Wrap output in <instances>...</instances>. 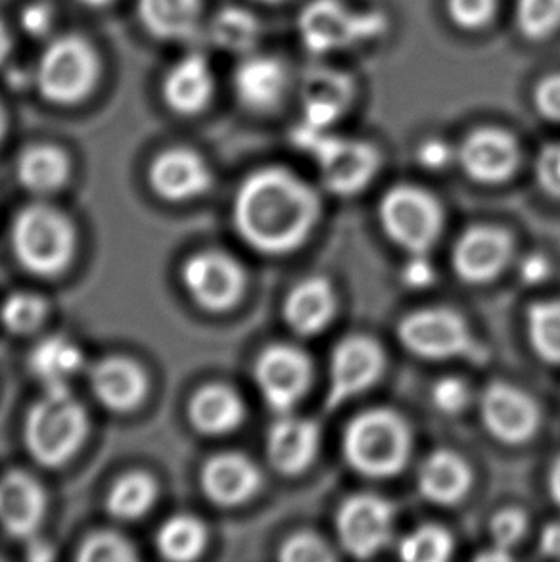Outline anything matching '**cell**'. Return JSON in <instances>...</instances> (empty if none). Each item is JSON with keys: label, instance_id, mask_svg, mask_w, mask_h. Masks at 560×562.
Wrapping results in <instances>:
<instances>
[{"label": "cell", "instance_id": "obj_1", "mask_svg": "<svg viewBox=\"0 0 560 562\" xmlns=\"http://www.w3.org/2000/svg\"><path fill=\"white\" fill-rule=\"evenodd\" d=\"M233 215L244 243L261 254L282 256L298 250L317 227L321 200L290 169L264 168L244 179Z\"/></svg>", "mask_w": 560, "mask_h": 562}, {"label": "cell", "instance_id": "obj_2", "mask_svg": "<svg viewBox=\"0 0 560 562\" xmlns=\"http://www.w3.org/2000/svg\"><path fill=\"white\" fill-rule=\"evenodd\" d=\"M290 140L315 161L323 187L338 196H354L379 173V148L367 140L341 137L333 130H317L303 122L290 131Z\"/></svg>", "mask_w": 560, "mask_h": 562}, {"label": "cell", "instance_id": "obj_3", "mask_svg": "<svg viewBox=\"0 0 560 562\" xmlns=\"http://www.w3.org/2000/svg\"><path fill=\"white\" fill-rule=\"evenodd\" d=\"M89 432V415L69 387L45 390L23 423V443L43 467H61L81 449Z\"/></svg>", "mask_w": 560, "mask_h": 562}, {"label": "cell", "instance_id": "obj_4", "mask_svg": "<svg viewBox=\"0 0 560 562\" xmlns=\"http://www.w3.org/2000/svg\"><path fill=\"white\" fill-rule=\"evenodd\" d=\"M410 425L394 409L365 411L344 432V457L367 479L395 476L410 461Z\"/></svg>", "mask_w": 560, "mask_h": 562}, {"label": "cell", "instance_id": "obj_5", "mask_svg": "<svg viewBox=\"0 0 560 562\" xmlns=\"http://www.w3.org/2000/svg\"><path fill=\"white\" fill-rule=\"evenodd\" d=\"M15 259L38 277L60 274L71 263L77 248L74 223L53 205H25L10 228Z\"/></svg>", "mask_w": 560, "mask_h": 562}, {"label": "cell", "instance_id": "obj_6", "mask_svg": "<svg viewBox=\"0 0 560 562\" xmlns=\"http://www.w3.org/2000/svg\"><path fill=\"white\" fill-rule=\"evenodd\" d=\"M99 77L97 48L89 38L76 33L53 38L35 69V85L41 97L58 106H74L91 97Z\"/></svg>", "mask_w": 560, "mask_h": 562}, {"label": "cell", "instance_id": "obj_7", "mask_svg": "<svg viewBox=\"0 0 560 562\" xmlns=\"http://www.w3.org/2000/svg\"><path fill=\"white\" fill-rule=\"evenodd\" d=\"M388 18L379 10H354L344 0H311L298 18L302 45L315 56L340 53L382 37Z\"/></svg>", "mask_w": 560, "mask_h": 562}, {"label": "cell", "instance_id": "obj_8", "mask_svg": "<svg viewBox=\"0 0 560 562\" xmlns=\"http://www.w3.org/2000/svg\"><path fill=\"white\" fill-rule=\"evenodd\" d=\"M397 338L405 350L430 361L469 359L482 366L488 348L478 342L469 323L449 307H424L407 313L397 325Z\"/></svg>", "mask_w": 560, "mask_h": 562}, {"label": "cell", "instance_id": "obj_9", "mask_svg": "<svg viewBox=\"0 0 560 562\" xmlns=\"http://www.w3.org/2000/svg\"><path fill=\"white\" fill-rule=\"evenodd\" d=\"M380 223L392 243L413 254H428L444 228V210L428 190L397 184L380 200Z\"/></svg>", "mask_w": 560, "mask_h": 562}, {"label": "cell", "instance_id": "obj_10", "mask_svg": "<svg viewBox=\"0 0 560 562\" xmlns=\"http://www.w3.org/2000/svg\"><path fill=\"white\" fill-rule=\"evenodd\" d=\"M387 369V356L371 336L351 335L336 344L331 359V386L325 409L334 411L341 403L363 394L379 382Z\"/></svg>", "mask_w": 560, "mask_h": 562}, {"label": "cell", "instance_id": "obj_11", "mask_svg": "<svg viewBox=\"0 0 560 562\" xmlns=\"http://www.w3.org/2000/svg\"><path fill=\"white\" fill-rule=\"evenodd\" d=\"M254 379L264 402L280 415L294 409L307 394L313 380V366L307 353L288 344L267 346L254 366Z\"/></svg>", "mask_w": 560, "mask_h": 562}, {"label": "cell", "instance_id": "obj_12", "mask_svg": "<svg viewBox=\"0 0 560 562\" xmlns=\"http://www.w3.org/2000/svg\"><path fill=\"white\" fill-rule=\"evenodd\" d=\"M182 284L190 297L208 312H227L238 304L246 289L243 266L225 251L208 250L184 261Z\"/></svg>", "mask_w": 560, "mask_h": 562}, {"label": "cell", "instance_id": "obj_13", "mask_svg": "<svg viewBox=\"0 0 560 562\" xmlns=\"http://www.w3.org/2000/svg\"><path fill=\"white\" fill-rule=\"evenodd\" d=\"M394 530V507L380 495L356 494L336 513L341 548L356 559H371L387 548Z\"/></svg>", "mask_w": 560, "mask_h": 562}, {"label": "cell", "instance_id": "obj_14", "mask_svg": "<svg viewBox=\"0 0 560 562\" xmlns=\"http://www.w3.org/2000/svg\"><path fill=\"white\" fill-rule=\"evenodd\" d=\"M480 417L485 430L508 446L530 440L541 425L536 400L503 380L488 384L480 395Z\"/></svg>", "mask_w": 560, "mask_h": 562}, {"label": "cell", "instance_id": "obj_15", "mask_svg": "<svg viewBox=\"0 0 560 562\" xmlns=\"http://www.w3.org/2000/svg\"><path fill=\"white\" fill-rule=\"evenodd\" d=\"M457 161L477 183H505L518 169L520 145L507 130L480 127L462 138L457 148Z\"/></svg>", "mask_w": 560, "mask_h": 562}, {"label": "cell", "instance_id": "obj_16", "mask_svg": "<svg viewBox=\"0 0 560 562\" xmlns=\"http://www.w3.org/2000/svg\"><path fill=\"white\" fill-rule=\"evenodd\" d=\"M513 258V236L495 225L467 228L455 243V273L469 284H485L497 279Z\"/></svg>", "mask_w": 560, "mask_h": 562}, {"label": "cell", "instance_id": "obj_17", "mask_svg": "<svg viewBox=\"0 0 560 562\" xmlns=\"http://www.w3.org/2000/svg\"><path fill=\"white\" fill-rule=\"evenodd\" d=\"M356 79L336 68H311L302 81L303 123L317 130H333L356 99Z\"/></svg>", "mask_w": 560, "mask_h": 562}, {"label": "cell", "instance_id": "obj_18", "mask_svg": "<svg viewBox=\"0 0 560 562\" xmlns=\"http://www.w3.org/2000/svg\"><path fill=\"white\" fill-rule=\"evenodd\" d=\"M290 89L284 61L269 54H246L233 74V91L240 106L254 114H269L282 104Z\"/></svg>", "mask_w": 560, "mask_h": 562}, {"label": "cell", "instance_id": "obj_19", "mask_svg": "<svg viewBox=\"0 0 560 562\" xmlns=\"http://www.w3.org/2000/svg\"><path fill=\"white\" fill-rule=\"evenodd\" d=\"M46 492L33 474L10 471L0 476V526L15 540H30L46 515Z\"/></svg>", "mask_w": 560, "mask_h": 562}, {"label": "cell", "instance_id": "obj_20", "mask_svg": "<svg viewBox=\"0 0 560 562\" xmlns=\"http://www.w3.org/2000/svg\"><path fill=\"white\" fill-rule=\"evenodd\" d=\"M148 181L159 198L167 202H184L204 194L212 187V173L197 150L177 146L154 158Z\"/></svg>", "mask_w": 560, "mask_h": 562}, {"label": "cell", "instance_id": "obj_21", "mask_svg": "<svg viewBox=\"0 0 560 562\" xmlns=\"http://www.w3.org/2000/svg\"><path fill=\"white\" fill-rule=\"evenodd\" d=\"M215 92L212 66L200 53L184 54L167 69L161 97L175 114L198 115L210 106Z\"/></svg>", "mask_w": 560, "mask_h": 562}, {"label": "cell", "instance_id": "obj_22", "mask_svg": "<svg viewBox=\"0 0 560 562\" xmlns=\"http://www.w3.org/2000/svg\"><path fill=\"white\" fill-rule=\"evenodd\" d=\"M89 382L94 397L114 413L137 409L148 392V376L143 367L123 356L97 361L89 371Z\"/></svg>", "mask_w": 560, "mask_h": 562}, {"label": "cell", "instance_id": "obj_23", "mask_svg": "<svg viewBox=\"0 0 560 562\" xmlns=\"http://www.w3.org/2000/svg\"><path fill=\"white\" fill-rule=\"evenodd\" d=\"M261 487V472L244 453H217L202 469V490L220 507H236Z\"/></svg>", "mask_w": 560, "mask_h": 562}, {"label": "cell", "instance_id": "obj_24", "mask_svg": "<svg viewBox=\"0 0 560 562\" xmlns=\"http://www.w3.org/2000/svg\"><path fill=\"white\" fill-rule=\"evenodd\" d=\"M321 432L311 418L282 415L267 434V459L284 476L302 474L317 457Z\"/></svg>", "mask_w": 560, "mask_h": 562}, {"label": "cell", "instance_id": "obj_25", "mask_svg": "<svg viewBox=\"0 0 560 562\" xmlns=\"http://www.w3.org/2000/svg\"><path fill=\"white\" fill-rule=\"evenodd\" d=\"M284 321L295 335H321L334 319L336 296L325 277H310L288 292L282 305Z\"/></svg>", "mask_w": 560, "mask_h": 562}, {"label": "cell", "instance_id": "obj_26", "mask_svg": "<svg viewBox=\"0 0 560 562\" xmlns=\"http://www.w3.org/2000/svg\"><path fill=\"white\" fill-rule=\"evenodd\" d=\"M141 25L148 35L167 43H184L197 37L204 0H137Z\"/></svg>", "mask_w": 560, "mask_h": 562}, {"label": "cell", "instance_id": "obj_27", "mask_svg": "<svg viewBox=\"0 0 560 562\" xmlns=\"http://www.w3.org/2000/svg\"><path fill=\"white\" fill-rule=\"evenodd\" d=\"M418 490L430 503L455 505L469 494L472 471L459 453L438 449L418 469Z\"/></svg>", "mask_w": 560, "mask_h": 562}, {"label": "cell", "instance_id": "obj_28", "mask_svg": "<svg viewBox=\"0 0 560 562\" xmlns=\"http://www.w3.org/2000/svg\"><path fill=\"white\" fill-rule=\"evenodd\" d=\"M246 417L243 397L225 384H208L192 395L189 418L198 432L225 436L243 425Z\"/></svg>", "mask_w": 560, "mask_h": 562}, {"label": "cell", "instance_id": "obj_29", "mask_svg": "<svg viewBox=\"0 0 560 562\" xmlns=\"http://www.w3.org/2000/svg\"><path fill=\"white\" fill-rule=\"evenodd\" d=\"M83 366V350L64 335L46 336L30 353L31 373L41 380L45 390L69 387Z\"/></svg>", "mask_w": 560, "mask_h": 562}, {"label": "cell", "instance_id": "obj_30", "mask_svg": "<svg viewBox=\"0 0 560 562\" xmlns=\"http://www.w3.org/2000/svg\"><path fill=\"white\" fill-rule=\"evenodd\" d=\"M69 164L68 154L60 146L31 145L18 156L15 161V176L23 189L30 190L37 196L53 194L68 183Z\"/></svg>", "mask_w": 560, "mask_h": 562}, {"label": "cell", "instance_id": "obj_31", "mask_svg": "<svg viewBox=\"0 0 560 562\" xmlns=\"http://www.w3.org/2000/svg\"><path fill=\"white\" fill-rule=\"evenodd\" d=\"M261 37L258 15L248 8L225 7L213 15L210 38L213 45L228 54H251Z\"/></svg>", "mask_w": 560, "mask_h": 562}, {"label": "cell", "instance_id": "obj_32", "mask_svg": "<svg viewBox=\"0 0 560 562\" xmlns=\"http://www.w3.org/2000/svg\"><path fill=\"white\" fill-rule=\"evenodd\" d=\"M158 499V482L148 472L133 471L115 480L107 497V509L117 520H137Z\"/></svg>", "mask_w": 560, "mask_h": 562}, {"label": "cell", "instance_id": "obj_33", "mask_svg": "<svg viewBox=\"0 0 560 562\" xmlns=\"http://www.w3.org/2000/svg\"><path fill=\"white\" fill-rule=\"evenodd\" d=\"M208 530L194 515H173L156 533V548L167 561H194L204 553Z\"/></svg>", "mask_w": 560, "mask_h": 562}, {"label": "cell", "instance_id": "obj_34", "mask_svg": "<svg viewBox=\"0 0 560 562\" xmlns=\"http://www.w3.org/2000/svg\"><path fill=\"white\" fill-rule=\"evenodd\" d=\"M528 338L539 358L560 366V300H544L528 307Z\"/></svg>", "mask_w": 560, "mask_h": 562}, {"label": "cell", "instance_id": "obj_35", "mask_svg": "<svg viewBox=\"0 0 560 562\" xmlns=\"http://www.w3.org/2000/svg\"><path fill=\"white\" fill-rule=\"evenodd\" d=\"M397 551L407 562H444L453 553V538L441 526H418L400 541Z\"/></svg>", "mask_w": 560, "mask_h": 562}, {"label": "cell", "instance_id": "obj_36", "mask_svg": "<svg viewBox=\"0 0 560 562\" xmlns=\"http://www.w3.org/2000/svg\"><path fill=\"white\" fill-rule=\"evenodd\" d=\"M515 18L524 38L547 41L560 30V0H516Z\"/></svg>", "mask_w": 560, "mask_h": 562}, {"label": "cell", "instance_id": "obj_37", "mask_svg": "<svg viewBox=\"0 0 560 562\" xmlns=\"http://www.w3.org/2000/svg\"><path fill=\"white\" fill-rule=\"evenodd\" d=\"M48 305L35 292H14L2 302L0 321L14 335H30L46 319Z\"/></svg>", "mask_w": 560, "mask_h": 562}, {"label": "cell", "instance_id": "obj_38", "mask_svg": "<svg viewBox=\"0 0 560 562\" xmlns=\"http://www.w3.org/2000/svg\"><path fill=\"white\" fill-rule=\"evenodd\" d=\"M77 561L81 562H130L137 561V551L125 536L100 530L87 536L77 549Z\"/></svg>", "mask_w": 560, "mask_h": 562}, {"label": "cell", "instance_id": "obj_39", "mask_svg": "<svg viewBox=\"0 0 560 562\" xmlns=\"http://www.w3.org/2000/svg\"><path fill=\"white\" fill-rule=\"evenodd\" d=\"M449 20L462 31L488 27L497 14V0H446Z\"/></svg>", "mask_w": 560, "mask_h": 562}, {"label": "cell", "instance_id": "obj_40", "mask_svg": "<svg viewBox=\"0 0 560 562\" xmlns=\"http://www.w3.org/2000/svg\"><path fill=\"white\" fill-rule=\"evenodd\" d=\"M279 559L284 562H326L333 561L334 553L321 536L303 530L282 541Z\"/></svg>", "mask_w": 560, "mask_h": 562}, {"label": "cell", "instance_id": "obj_41", "mask_svg": "<svg viewBox=\"0 0 560 562\" xmlns=\"http://www.w3.org/2000/svg\"><path fill=\"white\" fill-rule=\"evenodd\" d=\"M469 402V384L459 376H444L432 386V403L444 415H459Z\"/></svg>", "mask_w": 560, "mask_h": 562}, {"label": "cell", "instance_id": "obj_42", "mask_svg": "<svg viewBox=\"0 0 560 562\" xmlns=\"http://www.w3.org/2000/svg\"><path fill=\"white\" fill-rule=\"evenodd\" d=\"M528 530V517L520 509H503L492 518L490 532H492L493 546L511 551L518 541L523 540Z\"/></svg>", "mask_w": 560, "mask_h": 562}, {"label": "cell", "instance_id": "obj_43", "mask_svg": "<svg viewBox=\"0 0 560 562\" xmlns=\"http://www.w3.org/2000/svg\"><path fill=\"white\" fill-rule=\"evenodd\" d=\"M536 179L544 192L560 200V143L546 145L536 158Z\"/></svg>", "mask_w": 560, "mask_h": 562}, {"label": "cell", "instance_id": "obj_44", "mask_svg": "<svg viewBox=\"0 0 560 562\" xmlns=\"http://www.w3.org/2000/svg\"><path fill=\"white\" fill-rule=\"evenodd\" d=\"M534 106L551 123H560V71L541 77L534 89Z\"/></svg>", "mask_w": 560, "mask_h": 562}, {"label": "cell", "instance_id": "obj_45", "mask_svg": "<svg viewBox=\"0 0 560 562\" xmlns=\"http://www.w3.org/2000/svg\"><path fill=\"white\" fill-rule=\"evenodd\" d=\"M455 153L451 145H447L441 138H426L417 148V160L428 171H441L455 160Z\"/></svg>", "mask_w": 560, "mask_h": 562}, {"label": "cell", "instance_id": "obj_46", "mask_svg": "<svg viewBox=\"0 0 560 562\" xmlns=\"http://www.w3.org/2000/svg\"><path fill=\"white\" fill-rule=\"evenodd\" d=\"M403 284L413 290L428 289L436 281L428 254H413L402 271Z\"/></svg>", "mask_w": 560, "mask_h": 562}, {"label": "cell", "instance_id": "obj_47", "mask_svg": "<svg viewBox=\"0 0 560 562\" xmlns=\"http://www.w3.org/2000/svg\"><path fill=\"white\" fill-rule=\"evenodd\" d=\"M518 273L526 284H541L551 274V263L544 254H528L518 266Z\"/></svg>", "mask_w": 560, "mask_h": 562}, {"label": "cell", "instance_id": "obj_48", "mask_svg": "<svg viewBox=\"0 0 560 562\" xmlns=\"http://www.w3.org/2000/svg\"><path fill=\"white\" fill-rule=\"evenodd\" d=\"M53 22V12L45 4H33L25 8L23 12V27L30 31L31 35H43L51 27Z\"/></svg>", "mask_w": 560, "mask_h": 562}, {"label": "cell", "instance_id": "obj_49", "mask_svg": "<svg viewBox=\"0 0 560 562\" xmlns=\"http://www.w3.org/2000/svg\"><path fill=\"white\" fill-rule=\"evenodd\" d=\"M539 549L546 557L560 559V522H553L541 530Z\"/></svg>", "mask_w": 560, "mask_h": 562}, {"label": "cell", "instance_id": "obj_50", "mask_svg": "<svg viewBox=\"0 0 560 562\" xmlns=\"http://www.w3.org/2000/svg\"><path fill=\"white\" fill-rule=\"evenodd\" d=\"M27 557L31 561H51L54 559V546L45 540H38L37 536L30 538L27 546Z\"/></svg>", "mask_w": 560, "mask_h": 562}, {"label": "cell", "instance_id": "obj_51", "mask_svg": "<svg viewBox=\"0 0 560 562\" xmlns=\"http://www.w3.org/2000/svg\"><path fill=\"white\" fill-rule=\"evenodd\" d=\"M549 494L560 507V456L555 459L553 467L549 471Z\"/></svg>", "mask_w": 560, "mask_h": 562}, {"label": "cell", "instance_id": "obj_52", "mask_svg": "<svg viewBox=\"0 0 560 562\" xmlns=\"http://www.w3.org/2000/svg\"><path fill=\"white\" fill-rule=\"evenodd\" d=\"M10 50H12V37H10V33H8V27L4 25V22L0 20V66L8 60Z\"/></svg>", "mask_w": 560, "mask_h": 562}, {"label": "cell", "instance_id": "obj_53", "mask_svg": "<svg viewBox=\"0 0 560 562\" xmlns=\"http://www.w3.org/2000/svg\"><path fill=\"white\" fill-rule=\"evenodd\" d=\"M478 561H508L511 559V553L508 551H503V549L495 548L492 546L490 551H484V553H480L477 557Z\"/></svg>", "mask_w": 560, "mask_h": 562}, {"label": "cell", "instance_id": "obj_54", "mask_svg": "<svg viewBox=\"0 0 560 562\" xmlns=\"http://www.w3.org/2000/svg\"><path fill=\"white\" fill-rule=\"evenodd\" d=\"M7 127H8L7 110H4V106H2V102H0V140H2V138H4V135H7Z\"/></svg>", "mask_w": 560, "mask_h": 562}, {"label": "cell", "instance_id": "obj_55", "mask_svg": "<svg viewBox=\"0 0 560 562\" xmlns=\"http://www.w3.org/2000/svg\"><path fill=\"white\" fill-rule=\"evenodd\" d=\"M81 4H85V7H91V8H104L108 7V4H112L114 0H79Z\"/></svg>", "mask_w": 560, "mask_h": 562}, {"label": "cell", "instance_id": "obj_56", "mask_svg": "<svg viewBox=\"0 0 560 562\" xmlns=\"http://www.w3.org/2000/svg\"><path fill=\"white\" fill-rule=\"evenodd\" d=\"M256 2H261V4H280L284 0H256Z\"/></svg>", "mask_w": 560, "mask_h": 562}]
</instances>
